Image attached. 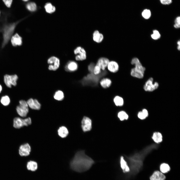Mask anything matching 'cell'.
Listing matches in <instances>:
<instances>
[{
    "label": "cell",
    "instance_id": "d6a6232c",
    "mask_svg": "<svg viewBox=\"0 0 180 180\" xmlns=\"http://www.w3.org/2000/svg\"><path fill=\"white\" fill-rule=\"evenodd\" d=\"M152 38L154 40H157L160 37V34L158 31L156 30H153V34L151 35Z\"/></svg>",
    "mask_w": 180,
    "mask_h": 180
},
{
    "label": "cell",
    "instance_id": "d6986e66",
    "mask_svg": "<svg viewBox=\"0 0 180 180\" xmlns=\"http://www.w3.org/2000/svg\"><path fill=\"white\" fill-rule=\"evenodd\" d=\"M107 67L110 72L114 73L117 72L119 68L118 63L114 61H110Z\"/></svg>",
    "mask_w": 180,
    "mask_h": 180
},
{
    "label": "cell",
    "instance_id": "7a4b0ae2",
    "mask_svg": "<svg viewBox=\"0 0 180 180\" xmlns=\"http://www.w3.org/2000/svg\"><path fill=\"white\" fill-rule=\"evenodd\" d=\"M94 163V161L86 154L84 150H81L76 153L70 161V166L74 171L81 173L88 170Z\"/></svg>",
    "mask_w": 180,
    "mask_h": 180
},
{
    "label": "cell",
    "instance_id": "ee69618b",
    "mask_svg": "<svg viewBox=\"0 0 180 180\" xmlns=\"http://www.w3.org/2000/svg\"></svg>",
    "mask_w": 180,
    "mask_h": 180
},
{
    "label": "cell",
    "instance_id": "7bdbcfd3",
    "mask_svg": "<svg viewBox=\"0 0 180 180\" xmlns=\"http://www.w3.org/2000/svg\"><path fill=\"white\" fill-rule=\"evenodd\" d=\"M22 0L25 1V2H26L27 1H28L29 0Z\"/></svg>",
    "mask_w": 180,
    "mask_h": 180
},
{
    "label": "cell",
    "instance_id": "2e32d148",
    "mask_svg": "<svg viewBox=\"0 0 180 180\" xmlns=\"http://www.w3.org/2000/svg\"><path fill=\"white\" fill-rule=\"evenodd\" d=\"M165 176L160 171H154L150 178V180H165Z\"/></svg>",
    "mask_w": 180,
    "mask_h": 180
},
{
    "label": "cell",
    "instance_id": "9c48e42d",
    "mask_svg": "<svg viewBox=\"0 0 180 180\" xmlns=\"http://www.w3.org/2000/svg\"><path fill=\"white\" fill-rule=\"evenodd\" d=\"M48 63L49 64L48 69L50 70L55 71L59 68L60 65V60L57 58L52 56L48 60Z\"/></svg>",
    "mask_w": 180,
    "mask_h": 180
},
{
    "label": "cell",
    "instance_id": "30bf717a",
    "mask_svg": "<svg viewBox=\"0 0 180 180\" xmlns=\"http://www.w3.org/2000/svg\"><path fill=\"white\" fill-rule=\"evenodd\" d=\"M152 78H150L146 82L144 85V88L146 91L152 92L157 89L159 86L157 82L153 83Z\"/></svg>",
    "mask_w": 180,
    "mask_h": 180
},
{
    "label": "cell",
    "instance_id": "4316f807",
    "mask_svg": "<svg viewBox=\"0 0 180 180\" xmlns=\"http://www.w3.org/2000/svg\"><path fill=\"white\" fill-rule=\"evenodd\" d=\"M114 102L116 106H122L124 104V101L123 98L119 96H116L114 99Z\"/></svg>",
    "mask_w": 180,
    "mask_h": 180
},
{
    "label": "cell",
    "instance_id": "4dcf8cb0",
    "mask_svg": "<svg viewBox=\"0 0 180 180\" xmlns=\"http://www.w3.org/2000/svg\"><path fill=\"white\" fill-rule=\"evenodd\" d=\"M26 8L29 10L33 12L36 10V6L34 2H30L28 3L26 5Z\"/></svg>",
    "mask_w": 180,
    "mask_h": 180
},
{
    "label": "cell",
    "instance_id": "44dd1931",
    "mask_svg": "<svg viewBox=\"0 0 180 180\" xmlns=\"http://www.w3.org/2000/svg\"><path fill=\"white\" fill-rule=\"evenodd\" d=\"M57 132L58 136L62 138H66L69 133L68 129L64 126L60 127L58 130Z\"/></svg>",
    "mask_w": 180,
    "mask_h": 180
},
{
    "label": "cell",
    "instance_id": "ba28073f",
    "mask_svg": "<svg viewBox=\"0 0 180 180\" xmlns=\"http://www.w3.org/2000/svg\"><path fill=\"white\" fill-rule=\"evenodd\" d=\"M74 54L76 55L75 59L77 61H82L86 60V50L84 48L81 46H78L74 50Z\"/></svg>",
    "mask_w": 180,
    "mask_h": 180
},
{
    "label": "cell",
    "instance_id": "836d02e7",
    "mask_svg": "<svg viewBox=\"0 0 180 180\" xmlns=\"http://www.w3.org/2000/svg\"><path fill=\"white\" fill-rule=\"evenodd\" d=\"M101 69L98 66L96 65L95 66L93 71V73L96 75L99 74L101 72Z\"/></svg>",
    "mask_w": 180,
    "mask_h": 180
},
{
    "label": "cell",
    "instance_id": "b9f144b4",
    "mask_svg": "<svg viewBox=\"0 0 180 180\" xmlns=\"http://www.w3.org/2000/svg\"><path fill=\"white\" fill-rule=\"evenodd\" d=\"M2 87L1 85L0 84V93L2 90Z\"/></svg>",
    "mask_w": 180,
    "mask_h": 180
},
{
    "label": "cell",
    "instance_id": "3957f363",
    "mask_svg": "<svg viewBox=\"0 0 180 180\" xmlns=\"http://www.w3.org/2000/svg\"><path fill=\"white\" fill-rule=\"evenodd\" d=\"M131 63L135 66V67L131 70V76L139 78H143L146 68L142 66L139 59L136 58H134L132 60Z\"/></svg>",
    "mask_w": 180,
    "mask_h": 180
},
{
    "label": "cell",
    "instance_id": "5bb4252c",
    "mask_svg": "<svg viewBox=\"0 0 180 180\" xmlns=\"http://www.w3.org/2000/svg\"><path fill=\"white\" fill-rule=\"evenodd\" d=\"M11 42L14 46H20L22 44V38L18 34L16 33L11 37Z\"/></svg>",
    "mask_w": 180,
    "mask_h": 180
},
{
    "label": "cell",
    "instance_id": "f1b7e54d",
    "mask_svg": "<svg viewBox=\"0 0 180 180\" xmlns=\"http://www.w3.org/2000/svg\"><path fill=\"white\" fill-rule=\"evenodd\" d=\"M44 8L46 12L49 13L54 12L56 10L55 7L50 3L46 4Z\"/></svg>",
    "mask_w": 180,
    "mask_h": 180
},
{
    "label": "cell",
    "instance_id": "484cf974",
    "mask_svg": "<svg viewBox=\"0 0 180 180\" xmlns=\"http://www.w3.org/2000/svg\"><path fill=\"white\" fill-rule=\"evenodd\" d=\"M54 97V98L58 101H61L63 100L64 97L63 92L61 90H58L55 93Z\"/></svg>",
    "mask_w": 180,
    "mask_h": 180
},
{
    "label": "cell",
    "instance_id": "52a82bcc",
    "mask_svg": "<svg viewBox=\"0 0 180 180\" xmlns=\"http://www.w3.org/2000/svg\"><path fill=\"white\" fill-rule=\"evenodd\" d=\"M18 78V76L16 74L12 75L6 74L4 77V82L8 87L11 88L12 85L16 86V85Z\"/></svg>",
    "mask_w": 180,
    "mask_h": 180
},
{
    "label": "cell",
    "instance_id": "e575fe53",
    "mask_svg": "<svg viewBox=\"0 0 180 180\" xmlns=\"http://www.w3.org/2000/svg\"><path fill=\"white\" fill-rule=\"evenodd\" d=\"M174 27L176 28H178L180 27V16L177 17L174 21Z\"/></svg>",
    "mask_w": 180,
    "mask_h": 180
},
{
    "label": "cell",
    "instance_id": "ffe728a7",
    "mask_svg": "<svg viewBox=\"0 0 180 180\" xmlns=\"http://www.w3.org/2000/svg\"><path fill=\"white\" fill-rule=\"evenodd\" d=\"M92 37L94 41L97 43H100L102 42L104 39L103 35L97 30L94 32Z\"/></svg>",
    "mask_w": 180,
    "mask_h": 180
},
{
    "label": "cell",
    "instance_id": "8d00e7d4",
    "mask_svg": "<svg viewBox=\"0 0 180 180\" xmlns=\"http://www.w3.org/2000/svg\"><path fill=\"white\" fill-rule=\"evenodd\" d=\"M160 3L165 5L170 4L172 2V0H160Z\"/></svg>",
    "mask_w": 180,
    "mask_h": 180
},
{
    "label": "cell",
    "instance_id": "9a60e30c",
    "mask_svg": "<svg viewBox=\"0 0 180 180\" xmlns=\"http://www.w3.org/2000/svg\"><path fill=\"white\" fill-rule=\"evenodd\" d=\"M120 167L123 172L126 174L129 173L130 171L129 167L127 162L123 156H120Z\"/></svg>",
    "mask_w": 180,
    "mask_h": 180
},
{
    "label": "cell",
    "instance_id": "8fae6325",
    "mask_svg": "<svg viewBox=\"0 0 180 180\" xmlns=\"http://www.w3.org/2000/svg\"><path fill=\"white\" fill-rule=\"evenodd\" d=\"M81 127L82 130L84 132L90 130L92 128L91 120L88 117H84L81 122Z\"/></svg>",
    "mask_w": 180,
    "mask_h": 180
},
{
    "label": "cell",
    "instance_id": "1f68e13d",
    "mask_svg": "<svg viewBox=\"0 0 180 180\" xmlns=\"http://www.w3.org/2000/svg\"><path fill=\"white\" fill-rule=\"evenodd\" d=\"M142 14L144 18L146 19H148L150 18L151 16V12L150 10L145 9L143 11Z\"/></svg>",
    "mask_w": 180,
    "mask_h": 180
},
{
    "label": "cell",
    "instance_id": "ab89813d",
    "mask_svg": "<svg viewBox=\"0 0 180 180\" xmlns=\"http://www.w3.org/2000/svg\"><path fill=\"white\" fill-rule=\"evenodd\" d=\"M142 112L146 118L148 116V113L146 110L145 109H143Z\"/></svg>",
    "mask_w": 180,
    "mask_h": 180
},
{
    "label": "cell",
    "instance_id": "e0dca14e",
    "mask_svg": "<svg viewBox=\"0 0 180 180\" xmlns=\"http://www.w3.org/2000/svg\"><path fill=\"white\" fill-rule=\"evenodd\" d=\"M109 62V60L107 58L102 57L98 59L96 65L99 66L101 69L104 70L107 67Z\"/></svg>",
    "mask_w": 180,
    "mask_h": 180
},
{
    "label": "cell",
    "instance_id": "f546056e",
    "mask_svg": "<svg viewBox=\"0 0 180 180\" xmlns=\"http://www.w3.org/2000/svg\"><path fill=\"white\" fill-rule=\"evenodd\" d=\"M10 99L6 95L2 96L0 99L1 103L4 106H8L10 104Z\"/></svg>",
    "mask_w": 180,
    "mask_h": 180
},
{
    "label": "cell",
    "instance_id": "5b68a950",
    "mask_svg": "<svg viewBox=\"0 0 180 180\" xmlns=\"http://www.w3.org/2000/svg\"><path fill=\"white\" fill-rule=\"evenodd\" d=\"M13 123L14 127L16 128L19 129L24 126H27L30 125L32 120L30 117L22 118L16 117L14 118Z\"/></svg>",
    "mask_w": 180,
    "mask_h": 180
},
{
    "label": "cell",
    "instance_id": "83f0119b",
    "mask_svg": "<svg viewBox=\"0 0 180 180\" xmlns=\"http://www.w3.org/2000/svg\"><path fill=\"white\" fill-rule=\"evenodd\" d=\"M118 116L121 121L127 120L128 118V116L126 112L124 111L119 112L118 114Z\"/></svg>",
    "mask_w": 180,
    "mask_h": 180
},
{
    "label": "cell",
    "instance_id": "4fadbf2b",
    "mask_svg": "<svg viewBox=\"0 0 180 180\" xmlns=\"http://www.w3.org/2000/svg\"><path fill=\"white\" fill-rule=\"evenodd\" d=\"M26 102L28 106L32 109L39 110L40 108L41 104L36 99L30 98Z\"/></svg>",
    "mask_w": 180,
    "mask_h": 180
},
{
    "label": "cell",
    "instance_id": "8992f818",
    "mask_svg": "<svg viewBox=\"0 0 180 180\" xmlns=\"http://www.w3.org/2000/svg\"><path fill=\"white\" fill-rule=\"evenodd\" d=\"M16 110L18 114L21 117H25L29 111L28 106L26 102L23 100L19 102V105L16 108Z\"/></svg>",
    "mask_w": 180,
    "mask_h": 180
},
{
    "label": "cell",
    "instance_id": "74e56055",
    "mask_svg": "<svg viewBox=\"0 0 180 180\" xmlns=\"http://www.w3.org/2000/svg\"><path fill=\"white\" fill-rule=\"evenodd\" d=\"M95 65L93 63H91L88 66V69L89 71L93 72V70Z\"/></svg>",
    "mask_w": 180,
    "mask_h": 180
},
{
    "label": "cell",
    "instance_id": "7c38bea8",
    "mask_svg": "<svg viewBox=\"0 0 180 180\" xmlns=\"http://www.w3.org/2000/svg\"><path fill=\"white\" fill-rule=\"evenodd\" d=\"M31 148L29 144L28 143L21 145L19 148L18 152L21 156H26L30 154Z\"/></svg>",
    "mask_w": 180,
    "mask_h": 180
},
{
    "label": "cell",
    "instance_id": "277c9868",
    "mask_svg": "<svg viewBox=\"0 0 180 180\" xmlns=\"http://www.w3.org/2000/svg\"><path fill=\"white\" fill-rule=\"evenodd\" d=\"M16 26V23L10 24L4 28L3 33L2 46L5 45L12 37Z\"/></svg>",
    "mask_w": 180,
    "mask_h": 180
},
{
    "label": "cell",
    "instance_id": "f35d334b",
    "mask_svg": "<svg viewBox=\"0 0 180 180\" xmlns=\"http://www.w3.org/2000/svg\"><path fill=\"white\" fill-rule=\"evenodd\" d=\"M138 116L139 118L142 120H144L146 118L142 112H138Z\"/></svg>",
    "mask_w": 180,
    "mask_h": 180
},
{
    "label": "cell",
    "instance_id": "7402d4cb",
    "mask_svg": "<svg viewBox=\"0 0 180 180\" xmlns=\"http://www.w3.org/2000/svg\"><path fill=\"white\" fill-rule=\"evenodd\" d=\"M152 138L154 141L157 144L161 142L162 140V135L160 133L158 132H154Z\"/></svg>",
    "mask_w": 180,
    "mask_h": 180
},
{
    "label": "cell",
    "instance_id": "cb8c5ba5",
    "mask_svg": "<svg viewBox=\"0 0 180 180\" xmlns=\"http://www.w3.org/2000/svg\"><path fill=\"white\" fill-rule=\"evenodd\" d=\"M112 84V81L109 79L105 78L102 79L100 82V84L103 88H106L109 87Z\"/></svg>",
    "mask_w": 180,
    "mask_h": 180
},
{
    "label": "cell",
    "instance_id": "60d3db41",
    "mask_svg": "<svg viewBox=\"0 0 180 180\" xmlns=\"http://www.w3.org/2000/svg\"><path fill=\"white\" fill-rule=\"evenodd\" d=\"M177 44L178 45V46H177V49L178 50H180V40H178L177 42Z\"/></svg>",
    "mask_w": 180,
    "mask_h": 180
},
{
    "label": "cell",
    "instance_id": "ac0fdd59",
    "mask_svg": "<svg viewBox=\"0 0 180 180\" xmlns=\"http://www.w3.org/2000/svg\"><path fill=\"white\" fill-rule=\"evenodd\" d=\"M78 68V64L76 62L71 61L68 62L65 67V70L68 72H74Z\"/></svg>",
    "mask_w": 180,
    "mask_h": 180
},
{
    "label": "cell",
    "instance_id": "6da1fadb",
    "mask_svg": "<svg viewBox=\"0 0 180 180\" xmlns=\"http://www.w3.org/2000/svg\"><path fill=\"white\" fill-rule=\"evenodd\" d=\"M158 146L153 144L146 146L140 151L128 156H125L130 168L127 174V180L136 176L142 170L144 160L146 156L152 151L158 148Z\"/></svg>",
    "mask_w": 180,
    "mask_h": 180
},
{
    "label": "cell",
    "instance_id": "d4e9b609",
    "mask_svg": "<svg viewBox=\"0 0 180 180\" xmlns=\"http://www.w3.org/2000/svg\"><path fill=\"white\" fill-rule=\"evenodd\" d=\"M160 172L163 174L166 173L170 170L169 165L167 164L164 163L160 164Z\"/></svg>",
    "mask_w": 180,
    "mask_h": 180
},
{
    "label": "cell",
    "instance_id": "d590c367",
    "mask_svg": "<svg viewBox=\"0 0 180 180\" xmlns=\"http://www.w3.org/2000/svg\"><path fill=\"white\" fill-rule=\"evenodd\" d=\"M5 5L8 8H10L11 6L12 0H2Z\"/></svg>",
    "mask_w": 180,
    "mask_h": 180
},
{
    "label": "cell",
    "instance_id": "603a6c76",
    "mask_svg": "<svg viewBox=\"0 0 180 180\" xmlns=\"http://www.w3.org/2000/svg\"><path fill=\"white\" fill-rule=\"evenodd\" d=\"M38 167L37 163L34 161L30 160L27 164L26 167L27 169L32 171L36 170L38 168Z\"/></svg>",
    "mask_w": 180,
    "mask_h": 180
}]
</instances>
